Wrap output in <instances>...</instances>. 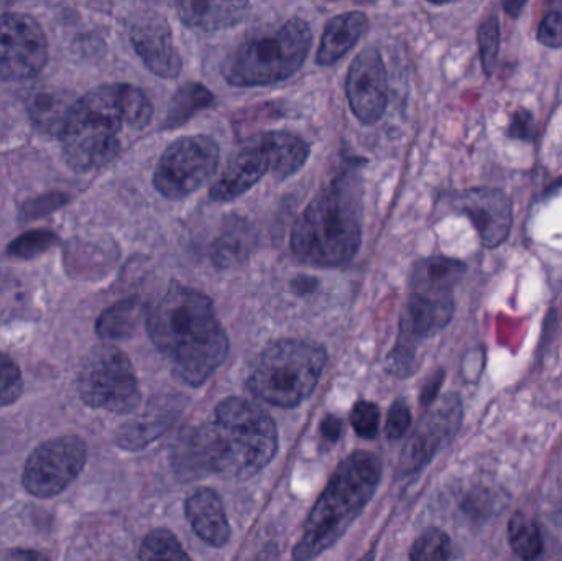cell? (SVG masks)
Listing matches in <instances>:
<instances>
[{
	"label": "cell",
	"mask_w": 562,
	"mask_h": 561,
	"mask_svg": "<svg viewBox=\"0 0 562 561\" xmlns=\"http://www.w3.org/2000/svg\"><path fill=\"white\" fill-rule=\"evenodd\" d=\"M214 102L213 92L201 85V82H187L181 86L170 101L167 117H165L164 128L171 131V128L181 127L187 124L194 114L203 111V109L211 108Z\"/></svg>",
	"instance_id": "obj_25"
},
{
	"label": "cell",
	"mask_w": 562,
	"mask_h": 561,
	"mask_svg": "<svg viewBox=\"0 0 562 561\" xmlns=\"http://www.w3.org/2000/svg\"><path fill=\"white\" fill-rule=\"evenodd\" d=\"M409 425H412V411L408 404L400 399L390 407L389 417H386V437L390 440H398L408 431Z\"/></svg>",
	"instance_id": "obj_35"
},
{
	"label": "cell",
	"mask_w": 562,
	"mask_h": 561,
	"mask_svg": "<svg viewBox=\"0 0 562 561\" xmlns=\"http://www.w3.org/2000/svg\"><path fill=\"white\" fill-rule=\"evenodd\" d=\"M461 401L456 395H448L438 407L432 408L416 427L400 458V471L412 474L422 470L442 444L451 440L461 425Z\"/></svg>",
	"instance_id": "obj_13"
},
{
	"label": "cell",
	"mask_w": 562,
	"mask_h": 561,
	"mask_svg": "<svg viewBox=\"0 0 562 561\" xmlns=\"http://www.w3.org/2000/svg\"><path fill=\"white\" fill-rule=\"evenodd\" d=\"M451 557V540L442 530L429 529L413 543L412 561H448Z\"/></svg>",
	"instance_id": "obj_29"
},
{
	"label": "cell",
	"mask_w": 562,
	"mask_h": 561,
	"mask_svg": "<svg viewBox=\"0 0 562 561\" xmlns=\"http://www.w3.org/2000/svg\"><path fill=\"white\" fill-rule=\"evenodd\" d=\"M360 240V181L352 171H344L304 207L291 231V250L310 266L339 267L356 256Z\"/></svg>",
	"instance_id": "obj_4"
},
{
	"label": "cell",
	"mask_w": 562,
	"mask_h": 561,
	"mask_svg": "<svg viewBox=\"0 0 562 561\" xmlns=\"http://www.w3.org/2000/svg\"><path fill=\"white\" fill-rule=\"evenodd\" d=\"M456 206L472 221L484 246H501L510 234L514 214L510 198L504 191L474 188L459 194Z\"/></svg>",
	"instance_id": "obj_15"
},
{
	"label": "cell",
	"mask_w": 562,
	"mask_h": 561,
	"mask_svg": "<svg viewBox=\"0 0 562 561\" xmlns=\"http://www.w3.org/2000/svg\"><path fill=\"white\" fill-rule=\"evenodd\" d=\"M144 316L145 306L142 300L138 296H128L102 312L95 323V333L99 338L109 341L131 338L137 333Z\"/></svg>",
	"instance_id": "obj_24"
},
{
	"label": "cell",
	"mask_w": 562,
	"mask_h": 561,
	"mask_svg": "<svg viewBox=\"0 0 562 561\" xmlns=\"http://www.w3.org/2000/svg\"><path fill=\"white\" fill-rule=\"evenodd\" d=\"M270 157V171L279 180H286L300 171L310 157V145L290 132H269L260 135Z\"/></svg>",
	"instance_id": "obj_22"
},
{
	"label": "cell",
	"mask_w": 562,
	"mask_h": 561,
	"mask_svg": "<svg viewBox=\"0 0 562 561\" xmlns=\"http://www.w3.org/2000/svg\"><path fill=\"white\" fill-rule=\"evenodd\" d=\"M72 105L68 92L56 89H40L29 101V114L40 131L48 134H61Z\"/></svg>",
	"instance_id": "obj_23"
},
{
	"label": "cell",
	"mask_w": 562,
	"mask_h": 561,
	"mask_svg": "<svg viewBox=\"0 0 562 561\" xmlns=\"http://www.w3.org/2000/svg\"><path fill=\"white\" fill-rule=\"evenodd\" d=\"M250 3L204 2V0H181L177 3L178 15L188 29L201 32L227 29L246 16Z\"/></svg>",
	"instance_id": "obj_19"
},
{
	"label": "cell",
	"mask_w": 562,
	"mask_h": 561,
	"mask_svg": "<svg viewBox=\"0 0 562 561\" xmlns=\"http://www.w3.org/2000/svg\"><path fill=\"white\" fill-rule=\"evenodd\" d=\"M220 145L210 135L178 138L158 160L154 184L168 200H183L196 193L220 165Z\"/></svg>",
	"instance_id": "obj_9"
},
{
	"label": "cell",
	"mask_w": 562,
	"mask_h": 561,
	"mask_svg": "<svg viewBox=\"0 0 562 561\" xmlns=\"http://www.w3.org/2000/svg\"><path fill=\"white\" fill-rule=\"evenodd\" d=\"M538 40L544 46L550 48H561L562 46V3H558L554 9L544 15L538 29Z\"/></svg>",
	"instance_id": "obj_34"
},
{
	"label": "cell",
	"mask_w": 562,
	"mask_h": 561,
	"mask_svg": "<svg viewBox=\"0 0 562 561\" xmlns=\"http://www.w3.org/2000/svg\"><path fill=\"white\" fill-rule=\"evenodd\" d=\"M326 362L321 346L281 339L260 355L249 378L250 391L277 407H296L313 394Z\"/></svg>",
	"instance_id": "obj_7"
},
{
	"label": "cell",
	"mask_w": 562,
	"mask_h": 561,
	"mask_svg": "<svg viewBox=\"0 0 562 561\" xmlns=\"http://www.w3.org/2000/svg\"><path fill=\"white\" fill-rule=\"evenodd\" d=\"M147 329L175 374L201 385L226 361L229 338L203 292L173 282L148 312Z\"/></svg>",
	"instance_id": "obj_2"
},
{
	"label": "cell",
	"mask_w": 562,
	"mask_h": 561,
	"mask_svg": "<svg viewBox=\"0 0 562 561\" xmlns=\"http://www.w3.org/2000/svg\"><path fill=\"white\" fill-rule=\"evenodd\" d=\"M350 425L359 437L375 438L379 434L380 408L372 402L360 401L350 412Z\"/></svg>",
	"instance_id": "obj_33"
},
{
	"label": "cell",
	"mask_w": 562,
	"mask_h": 561,
	"mask_svg": "<svg viewBox=\"0 0 562 561\" xmlns=\"http://www.w3.org/2000/svg\"><path fill=\"white\" fill-rule=\"evenodd\" d=\"M382 478V463L369 451H356L337 467L316 506L307 516L294 561H311L333 547L372 500Z\"/></svg>",
	"instance_id": "obj_5"
},
{
	"label": "cell",
	"mask_w": 562,
	"mask_h": 561,
	"mask_svg": "<svg viewBox=\"0 0 562 561\" xmlns=\"http://www.w3.org/2000/svg\"><path fill=\"white\" fill-rule=\"evenodd\" d=\"M277 450L273 418L246 399L231 397L217 405L210 422L181 437L175 467L190 480L207 474L249 480L276 458Z\"/></svg>",
	"instance_id": "obj_1"
},
{
	"label": "cell",
	"mask_w": 562,
	"mask_h": 561,
	"mask_svg": "<svg viewBox=\"0 0 562 561\" xmlns=\"http://www.w3.org/2000/svg\"><path fill=\"white\" fill-rule=\"evenodd\" d=\"M88 461V445L78 435H63L36 447L23 467L22 483L30 496L49 500L78 480Z\"/></svg>",
	"instance_id": "obj_10"
},
{
	"label": "cell",
	"mask_w": 562,
	"mask_h": 561,
	"mask_svg": "<svg viewBox=\"0 0 562 561\" xmlns=\"http://www.w3.org/2000/svg\"><path fill=\"white\" fill-rule=\"evenodd\" d=\"M56 243H58V237L49 231H29L10 244L9 254L20 257V259H35V257L48 253Z\"/></svg>",
	"instance_id": "obj_30"
},
{
	"label": "cell",
	"mask_w": 562,
	"mask_h": 561,
	"mask_svg": "<svg viewBox=\"0 0 562 561\" xmlns=\"http://www.w3.org/2000/svg\"><path fill=\"white\" fill-rule=\"evenodd\" d=\"M342 434V422L334 415H327L321 424V437L326 444H336Z\"/></svg>",
	"instance_id": "obj_37"
},
{
	"label": "cell",
	"mask_w": 562,
	"mask_h": 561,
	"mask_svg": "<svg viewBox=\"0 0 562 561\" xmlns=\"http://www.w3.org/2000/svg\"><path fill=\"white\" fill-rule=\"evenodd\" d=\"M350 109L363 124L382 119L389 102V82L382 56L375 48H366L356 56L346 78Z\"/></svg>",
	"instance_id": "obj_12"
},
{
	"label": "cell",
	"mask_w": 562,
	"mask_h": 561,
	"mask_svg": "<svg viewBox=\"0 0 562 561\" xmlns=\"http://www.w3.org/2000/svg\"><path fill=\"white\" fill-rule=\"evenodd\" d=\"M154 105L132 85L99 86L72 105L63 128V152L72 170L94 171L114 161L124 148V132H140L150 124Z\"/></svg>",
	"instance_id": "obj_3"
},
{
	"label": "cell",
	"mask_w": 562,
	"mask_h": 561,
	"mask_svg": "<svg viewBox=\"0 0 562 561\" xmlns=\"http://www.w3.org/2000/svg\"><path fill=\"white\" fill-rule=\"evenodd\" d=\"M369 29V19L362 12H346L334 16L324 30L317 49L316 61L321 66H330L346 56L357 45Z\"/></svg>",
	"instance_id": "obj_18"
},
{
	"label": "cell",
	"mask_w": 562,
	"mask_h": 561,
	"mask_svg": "<svg viewBox=\"0 0 562 561\" xmlns=\"http://www.w3.org/2000/svg\"><path fill=\"white\" fill-rule=\"evenodd\" d=\"M252 247V234L247 224H233L214 246L213 259L217 266L229 267L243 262Z\"/></svg>",
	"instance_id": "obj_27"
},
{
	"label": "cell",
	"mask_w": 562,
	"mask_h": 561,
	"mask_svg": "<svg viewBox=\"0 0 562 561\" xmlns=\"http://www.w3.org/2000/svg\"><path fill=\"white\" fill-rule=\"evenodd\" d=\"M373 559H375V552H373V550H370V552L367 553V556L363 557V559L360 561H373Z\"/></svg>",
	"instance_id": "obj_41"
},
{
	"label": "cell",
	"mask_w": 562,
	"mask_h": 561,
	"mask_svg": "<svg viewBox=\"0 0 562 561\" xmlns=\"http://www.w3.org/2000/svg\"><path fill=\"white\" fill-rule=\"evenodd\" d=\"M479 46H481L484 71L492 75L497 66L498 49H501V23L495 16L485 20L479 29Z\"/></svg>",
	"instance_id": "obj_31"
},
{
	"label": "cell",
	"mask_w": 562,
	"mask_h": 561,
	"mask_svg": "<svg viewBox=\"0 0 562 561\" xmlns=\"http://www.w3.org/2000/svg\"><path fill=\"white\" fill-rule=\"evenodd\" d=\"M535 131V122L533 115L530 112L525 111V109H520V111L515 112L514 117L510 121V128H508V134L514 138H530L533 135Z\"/></svg>",
	"instance_id": "obj_36"
},
{
	"label": "cell",
	"mask_w": 562,
	"mask_h": 561,
	"mask_svg": "<svg viewBox=\"0 0 562 561\" xmlns=\"http://www.w3.org/2000/svg\"><path fill=\"white\" fill-rule=\"evenodd\" d=\"M175 405L158 404L148 407L140 417L128 420L115 434V444L128 451H138L157 440L178 417Z\"/></svg>",
	"instance_id": "obj_20"
},
{
	"label": "cell",
	"mask_w": 562,
	"mask_h": 561,
	"mask_svg": "<svg viewBox=\"0 0 562 561\" xmlns=\"http://www.w3.org/2000/svg\"><path fill=\"white\" fill-rule=\"evenodd\" d=\"M23 379L19 366L0 352V405H10L22 395Z\"/></svg>",
	"instance_id": "obj_32"
},
{
	"label": "cell",
	"mask_w": 562,
	"mask_h": 561,
	"mask_svg": "<svg viewBox=\"0 0 562 561\" xmlns=\"http://www.w3.org/2000/svg\"><path fill=\"white\" fill-rule=\"evenodd\" d=\"M140 561H191L170 530L158 529L145 537Z\"/></svg>",
	"instance_id": "obj_28"
},
{
	"label": "cell",
	"mask_w": 562,
	"mask_h": 561,
	"mask_svg": "<svg viewBox=\"0 0 562 561\" xmlns=\"http://www.w3.org/2000/svg\"><path fill=\"white\" fill-rule=\"evenodd\" d=\"M0 561H52L45 553L38 552V550H10V552L3 553Z\"/></svg>",
	"instance_id": "obj_39"
},
{
	"label": "cell",
	"mask_w": 562,
	"mask_h": 561,
	"mask_svg": "<svg viewBox=\"0 0 562 561\" xmlns=\"http://www.w3.org/2000/svg\"><path fill=\"white\" fill-rule=\"evenodd\" d=\"M270 171V157L262 137L254 138L246 147L240 148L226 170L214 181L210 197L214 201H234L252 190Z\"/></svg>",
	"instance_id": "obj_16"
},
{
	"label": "cell",
	"mask_w": 562,
	"mask_h": 561,
	"mask_svg": "<svg viewBox=\"0 0 562 561\" xmlns=\"http://www.w3.org/2000/svg\"><path fill=\"white\" fill-rule=\"evenodd\" d=\"M510 543L517 557L524 561H533L543 552V537H541L540 527L535 520L528 519L525 514L518 513L512 517Z\"/></svg>",
	"instance_id": "obj_26"
},
{
	"label": "cell",
	"mask_w": 562,
	"mask_h": 561,
	"mask_svg": "<svg viewBox=\"0 0 562 561\" xmlns=\"http://www.w3.org/2000/svg\"><path fill=\"white\" fill-rule=\"evenodd\" d=\"M81 401L95 411L131 414L140 404V385L124 351L112 345L92 349L78 374Z\"/></svg>",
	"instance_id": "obj_8"
},
{
	"label": "cell",
	"mask_w": 562,
	"mask_h": 561,
	"mask_svg": "<svg viewBox=\"0 0 562 561\" xmlns=\"http://www.w3.org/2000/svg\"><path fill=\"white\" fill-rule=\"evenodd\" d=\"M464 272V263L448 259V257H431V259L422 260L413 270L412 292L452 296V290Z\"/></svg>",
	"instance_id": "obj_21"
},
{
	"label": "cell",
	"mask_w": 562,
	"mask_h": 561,
	"mask_svg": "<svg viewBox=\"0 0 562 561\" xmlns=\"http://www.w3.org/2000/svg\"><path fill=\"white\" fill-rule=\"evenodd\" d=\"M442 381H445V372L438 371L426 381L425 388L422 391V404L429 405L438 397L439 389H441Z\"/></svg>",
	"instance_id": "obj_38"
},
{
	"label": "cell",
	"mask_w": 562,
	"mask_h": 561,
	"mask_svg": "<svg viewBox=\"0 0 562 561\" xmlns=\"http://www.w3.org/2000/svg\"><path fill=\"white\" fill-rule=\"evenodd\" d=\"M131 42L154 75L165 79L181 75L183 61L175 48L170 23L160 13L154 10L138 13L131 26Z\"/></svg>",
	"instance_id": "obj_14"
},
{
	"label": "cell",
	"mask_w": 562,
	"mask_h": 561,
	"mask_svg": "<svg viewBox=\"0 0 562 561\" xmlns=\"http://www.w3.org/2000/svg\"><path fill=\"white\" fill-rule=\"evenodd\" d=\"M188 520L194 532L213 547H224L231 537L226 510L217 493L210 487H200L187 500Z\"/></svg>",
	"instance_id": "obj_17"
},
{
	"label": "cell",
	"mask_w": 562,
	"mask_h": 561,
	"mask_svg": "<svg viewBox=\"0 0 562 561\" xmlns=\"http://www.w3.org/2000/svg\"><path fill=\"white\" fill-rule=\"evenodd\" d=\"M311 43L313 32L303 19L286 20L236 46L224 59V79L240 88L284 81L306 61Z\"/></svg>",
	"instance_id": "obj_6"
},
{
	"label": "cell",
	"mask_w": 562,
	"mask_h": 561,
	"mask_svg": "<svg viewBox=\"0 0 562 561\" xmlns=\"http://www.w3.org/2000/svg\"><path fill=\"white\" fill-rule=\"evenodd\" d=\"M48 61V42L40 23L25 13L0 15V78L23 81Z\"/></svg>",
	"instance_id": "obj_11"
},
{
	"label": "cell",
	"mask_w": 562,
	"mask_h": 561,
	"mask_svg": "<svg viewBox=\"0 0 562 561\" xmlns=\"http://www.w3.org/2000/svg\"><path fill=\"white\" fill-rule=\"evenodd\" d=\"M524 5H525L524 2H517V3L508 2V3H505L504 7H505V10H507L508 15L517 16L518 13H520V9H524Z\"/></svg>",
	"instance_id": "obj_40"
}]
</instances>
